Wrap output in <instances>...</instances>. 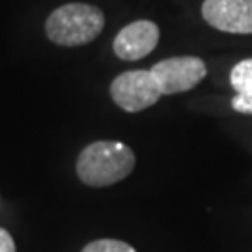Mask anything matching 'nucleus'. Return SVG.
Instances as JSON below:
<instances>
[{
	"label": "nucleus",
	"instance_id": "obj_3",
	"mask_svg": "<svg viewBox=\"0 0 252 252\" xmlns=\"http://www.w3.org/2000/svg\"><path fill=\"white\" fill-rule=\"evenodd\" d=\"M110 97L126 112H142L162 97V92L150 69L120 73L110 82Z\"/></svg>",
	"mask_w": 252,
	"mask_h": 252
},
{
	"label": "nucleus",
	"instance_id": "obj_1",
	"mask_svg": "<svg viewBox=\"0 0 252 252\" xmlns=\"http://www.w3.org/2000/svg\"><path fill=\"white\" fill-rule=\"evenodd\" d=\"M135 152L120 140H95L88 144L77 159L79 180L95 189L110 187L126 180L135 170Z\"/></svg>",
	"mask_w": 252,
	"mask_h": 252
},
{
	"label": "nucleus",
	"instance_id": "obj_7",
	"mask_svg": "<svg viewBox=\"0 0 252 252\" xmlns=\"http://www.w3.org/2000/svg\"><path fill=\"white\" fill-rule=\"evenodd\" d=\"M230 84L239 95L252 97V58L241 60L232 67Z\"/></svg>",
	"mask_w": 252,
	"mask_h": 252
},
{
	"label": "nucleus",
	"instance_id": "obj_6",
	"mask_svg": "<svg viewBox=\"0 0 252 252\" xmlns=\"http://www.w3.org/2000/svg\"><path fill=\"white\" fill-rule=\"evenodd\" d=\"M159 37H161L159 27L153 21L140 19L135 23H129L118 32L112 49L120 60L136 62L153 53V49L159 43Z\"/></svg>",
	"mask_w": 252,
	"mask_h": 252
},
{
	"label": "nucleus",
	"instance_id": "obj_4",
	"mask_svg": "<svg viewBox=\"0 0 252 252\" xmlns=\"http://www.w3.org/2000/svg\"><path fill=\"white\" fill-rule=\"evenodd\" d=\"M150 71L159 84L162 95H174L196 88L206 79L207 67L198 56H172L153 63Z\"/></svg>",
	"mask_w": 252,
	"mask_h": 252
},
{
	"label": "nucleus",
	"instance_id": "obj_8",
	"mask_svg": "<svg viewBox=\"0 0 252 252\" xmlns=\"http://www.w3.org/2000/svg\"><path fill=\"white\" fill-rule=\"evenodd\" d=\"M81 252H136L133 247L120 239H95L88 243Z\"/></svg>",
	"mask_w": 252,
	"mask_h": 252
},
{
	"label": "nucleus",
	"instance_id": "obj_9",
	"mask_svg": "<svg viewBox=\"0 0 252 252\" xmlns=\"http://www.w3.org/2000/svg\"><path fill=\"white\" fill-rule=\"evenodd\" d=\"M232 108L235 112H241V114H252V97L235 94L232 97Z\"/></svg>",
	"mask_w": 252,
	"mask_h": 252
},
{
	"label": "nucleus",
	"instance_id": "obj_2",
	"mask_svg": "<svg viewBox=\"0 0 252 252\" xmlns=\"http://www.w3.org/2000/svg\"><path fill=\"white\" fill-rule=\"evenodd\" d=\"M105 28V15L97 6L69 2L56 8L45 21V34L54 45L81 47L92 43Z\"/></svg>",
	"mask_w": 252,
	"mask_h": 252
},
{
	"label": "nucleus",
	"instance_id": "obj_10",
	"mask_svg": "<svg viewBox=\"0 0 252 252\" xmlns=\"http://www.w3.org/2000/svg\"><path fill=\"white\" fill-rule=\"evenodd\" d=\"M0 252H17V247H15L13 237H11L8 230H4V228H0Z\"/></svg>",
	"mask_w": 252,
	"mask_h": 252
},
{
	"label": "nucleus",
	"instance_id": "obj_5",
	"mask_svg": "<svg viewBox=\"0 0 252 252\" xmlns=\"http://www.w3.org/2000/svg\"><path fill=\"white\" fill-rule=\"evenodd\" d=\"M202 17L226 34H252V0H204Z\"/></svg>",
	"mask_w": 252,
	"mask_h": 252
}]
</instances>
